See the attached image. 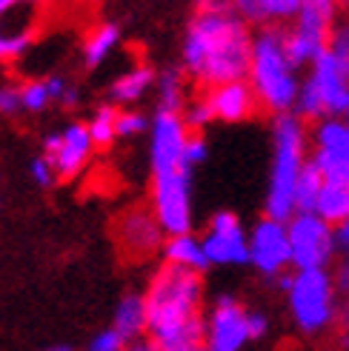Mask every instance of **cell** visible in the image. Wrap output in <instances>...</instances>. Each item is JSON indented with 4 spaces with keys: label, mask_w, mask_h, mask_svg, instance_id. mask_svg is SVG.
<instances>
[{
    "label": "cell",
    "mask_w": 349,
    "mask_h": 351,
    "mask_svg": "<svg viewBox=\"0 0 349 351\" xmlns=\"http://www.w3.org/2000/svg\"><path fill=\"white\" fill-rule=\"evenodd\" d=\"M338 351H349V331H341V337H338Z\"/></svg>",
    "instance_id": "ab89813d"
},
{
    "label": "cell",
    "mask_w": 349,
    "mask_h": 351,
    "mask_svg": "<svg viewBox=\"0 0 349 351\" xmlns=\"http://www.w3.org/2000/svg\"><path fill=\"white\" fill-rule=\"evenodd\" d=\"M117 243L129 257L146 260L164 249V229L152 208H132L117 220Z\"/></svg>",
    "instance_id": "9a60e30c"
},
{
    "label": "cell",
    "mask_w": 349,
    "mask_h": 351,
    "mask_svg": "<svg viewBox=\"0 0 349 351\" xmlns=\"http://www.w3.org/2000/svg\"><path fill=\"white\" fill-rule=\"evenodd\" d=\"M192 166L152 171V212L166 237L192 232Z\"/></svg>",
    "instance_id": "52a82bcc"
},
{
    "label": "cell",
    "mask_w": 349,
    "mask_h": 351,
    "mask_svg": "<svg viewBox=\"0 0 349 351\" xmlns=\"http://www.w3.org/2000/svg\"><path fill=\"white\" fill-rule=\"evenodd\" d=\"M21 92H23V112L38 114V112H43L46 106H52V95H49L46 77L26 80V83L21 86Z\"/></svg>",
    "instance_id": "484cf974"
},
{
    "label": "cell",
    "mask_w": 349,
    "mask_h": 351,
    "mask_svg": "<svg viewBox=\"0 0 349 351\" xmlns=\"http://www.w3.org/2000/svg\"><path fill=\"white\" fill-rule=\"evenodd\" d=\"M46 86H49V95H52V103H58L63 109H75L80 103V92L72 80H66L60 75H49L46 77Z\"/></svg>",
    "instance_id": "4316f807"
},
{
    "label": "cell",
    "mask_w": 349,
    "mask_h": 351,
    "mask_svg": "<svg viewBox=\"0 0 349 351\" xmlns=\"http://www.w3.org/2000/svg\"><path fill=\"white\" fill-rule=\"evenodd\" d=\"M267 331H269V317L264 311L249 308V337L260 340V337H267Z\"/></svg>",
    "instance_id": "d590c367"
},
{
    "label": "cell",
    "mask_w": 349,
    "mask_h": 351,
    "mask_svg": "<svg viewBox=\"0 0 349 351\" xmlns=\"http://www.w3.org/2000/svg\"><path fill=\"white\" fill-rule=\"evenodd\" d=\"M304 6L306 0H232V9L258 29H284Z\"/></svg>",
    "instance_id": "ac0fdd59"
},
{
    "label": "cell",
    "mask_w": 349,
    "mask_h": 351,
    "mask_svg": "<svg viewBox=\"0 0 349 351\" xmlns=\"http://www.w3.org/2000/svg\"><path fill=\"white\" fill-rule=\"evenodd\" d=\"M335 6H338V9H344V12H346V9H349V0H335Z\"/></svg>",
    "instance_id": "ee69618b"
},
{
    "label": "cell",
    "mask_w": 349,
    "mask_h": 351,
    "mask_svg": "<svg viewBox=\"0 0 349 351\" xmlns=\"http://www.w3.org/2000/svg\"><path fill=\"white\" fill-rule=\"evenodd\" d=\"M201 351H206V348H201Z\"/></svg>",
    "instance_id": "bcb514c9"
},
{
    "label": "cell",
    "mask_w": 349,
    "mask_h": 351,
    "mask_svg": "<svg viewBox=\"0 0 349 351\" xmlns=\"http://www.w3.org/2000/svg\"><path fill=\"white\" fill-rule=\"evenodd\" d=\"M333 274H335V283H338L344 306H349V257H338V263L333 266Z\"/></svg>",
    "instance_id": "e575fe53"
},
{
    "label": "cell",
    "mask_w": 349,
    "mask_h": 351,
    "mask_svg": "<svg viewBox=\"0 0 349 351\" xmlns=\"http://www.w3.org/2000/svg\"><path fill=\"white\" fill-rule=\"evenodd\" d=\"M29 178L38 189H52L58 180V171L46 154H38V157H32V163H29Z\"/></svg>",
    "instance_id": "f546056e"
},
{
    "label": "cell",
    "mask_w": 349,
    "mask_h": 351,
    "mask_svg": "<svg viewBox=\"0 0 349 351\" xmlns=\"http://www.w3.org/2000/svg\"><path fill=\"white\" fill-rule=\"evenodd\" d=\"M249 337V308L238 297L221 294L206 314V351H243Z\"/></svg>",
    "instance_id": "7c38bea8"
},
{
    "label": "cell",
    "mask_w": 349,
    "mask_h": 351,
    "mask_svg": "<svg viewBox=\"0 0 349 351\" xmlns=\"http://www.w3.org/2000/svg\"><path fill=\"white\" fill-rule=\"evenodd\" d=\"M295 114L309 126L326 117H349V66L333 51L321 55L306 69Z\"/></svg>",
    "instance_id": "8992f818"
},
{
    "label": "cell",
    "mask_w": 349,
    "mask_h": 351,
    "mask_svg": "<svg viewBox=\"0 0 349 351\" xmlns=\"http://www.w3.org/2000/svg\"><path fill=\"white\" fill-rule=\"evenodd\" d=\"M344 331H349V306H344Z\"/></svg>",
    "instance_id": "b9f144b4"
},
{
    "label": "cell",
    "mask_w": 349,
    "mask_h": 351,
    "mask_svg": "<svg viewBox=\"0 0 349 351\" xmlns=\"http://www.w3.org/2000/svg\"><path fill=\"white\" fill-rule=\"evenodd\" d=\"M120 351H158V348H155V346H152V343L144 337V340H132V343H126V346L120 348Z\"/></svg>",
    "instance_id": "74e56055"
},
{
    "label": "cell",
    "mask_w": 349,
    "mask_h": 351,
    "mask_svg": "<svg viewBox=\"0 0 349 351\" xmlns=\"http://www.w3.org/2000/svg\"><path fill=\"white\" fill-rule=\"evenodd\" d=\"M312 212H315L318 217H324L326 223H333V226L349 220V183L324 180Z\"/></svg>",
    "instance_id": "7402d4cb"
},
{
    "label": "cell",
    "mask_w": 349,
    "mask_h": 351,
    "mask_svg": "<svg viewBox=\"0 0 349 351\" xmlns=\"http://www.w3.org/2000/svg\"><path fill=\"white\" fill-rule=\"evenodd\" d=\"M335 245H338V257H349V220L335 226Z\"/></svg>",
    "instance_id": "8d00e7d4"
},
{
    "label": "cell",
    "mask_w": 349,
    "mask_h": 351,
    "mask_svg": "<svg viewBox=\"0 0 349 351\" xmlns=\"http://www.w3.org/2000/svg\"><path fill=\"white\" fill-rule=\"evenodd\" d=\"M23 3H43V0H0V14H6L17 6H23Z\"/></svg>",
    "instance_id": "f35d334b"
},
{
    "label": "cell",
    "mask_w": 349,
    "mask_h": 351,
    "mask_svg": "<svg viewBox=\"0 0 349 351\" xmlns=\"http://www.w3.org/2000/svg\"><path fill=\"white\" fill-rule=\"evenodd\" d=\"M289 320L306 340L341 337L344 300L333 269H292L281 280Z\"/></svg>",
    "instance_id": "3957f363"
},
{
    "label": "cell",
    "mask_w": 349,
    "mask_h": 351,
    "mask_svg": "<svg viewBox=\"0 0 349 351\" xmlns=\"http://www.w3.org/2000/svg\"><path fill=\"white\" fill-rule=\"evenodd\" d=\"M117 43H120V29L115 23L95 26L89 34H86V40H83V66L86 69L103 66L112 58V51L117 49Z\"/></svg>",
    "instance_id": "603a6c76"
},
{
    "label": "cell",
    "mask_w": 349,
    "mask_h": 351,
    "mask_svg": "<svg viewBox=\"0 0 349 351\" xmlns=\"http://www.w3.org/2000/svg\"><path fill=\"white\" fill-rule=\"evenodd\" d=\"M129 340L120 335L117 328H103V331H98V335L89 340V346H86V351H120Z\"/></svg>",
    "instance_id": "d6a6232c"
},
{
    "label": "cell",
    "mask_w": 349,
    "mask_h": 351,
    "mask_svg": "<svg viewBox=\"0 0 349 351\" xmlns=\"http://www.w3.org/2000/svg\"><path fill=\"white\" fill-rule=\"evenodd\" d=\"M43 154L52 160V166H55L58 180L78 178L95 154V140L89 134V126L75 120V123H69V126H63L60 132L46 134Z\"/></svg>",
    "instance_id": "4fadbf2b"
},
{
    "label": "cell",
    "mask_w": 349,
    "mask_h": 351,
    "mask_svg": "<svg viewBox=\"0 0 349 351\" xmlns=\"http://www.w3.org/2000/svg\"><path fill=\"white\" fill-rule=\"evenodd\" d=\"M41 351H75V348H72V346H63V343H60V346H49V348H41Z\"/></svg>",
    "instance_id": "60d3db41"
},
{
    "label": "cell",
    "mask_w": 349,
    "mask_h": 351,
    "mask_svg": "<svg viewBox=\"0 0 349 351\" xmlns=\"http://www.w3.org/2000/svg\"><path fill=\"white\" fill-rule=\"evenodd\" d=\"M164 263H172V266H181V269H189V271H206L209 269V260H206V252H203V240L195 237V234H174V237H166L164 243Z\"/></svg>",
    "instance_id": "44dd1931"
},
{
    "label": "cell",
    "mask_w": 349,
    "mask_h": 351,
    "mask_svg": "<svg viewBox=\"0 0 349 351\" xmlns=\"http://www.w3.org/2000/svg\"><path fill=\"white\" fill-rule=\"evenodd\" d=\"M312 140H309V123L298 114H281L272 123V169H269V189L264 208L269 217L289 220L298 206V183L309 166Z\"/></svg>",
    "instance_id": "277c9868"
},
{
    "label": "cell",
    "mask_w": 349,
    "mask_h": 351,
    "mask_svg": "<svg viewBox=\"0 0 349 351\" xmlns=\"http://www.w3.org/2000/svg\"><path fill=\"white\" fill-rule=\"evenodd\" d=\"M329 51L349 66V12H338L335 26H333V40H329Z\"/></svg>",
    "instance_id": "f1b7e54d"
},
{
    "label": "cell",
    "mask_w": 349,
    "mask_h": 351,
    "mask_svg": "<svg viewBox=\"0 0 349 351\" xmlns=\"http://www.w3.org/2000/svg\"><path fill=\"white\" fill-rule=\"evenodd\" d=\"M338 6H326V3H306L298 17L284 26V40L286 51L295 60L298 69H309L321 55L329 51V40H333V26L338 17Z\"/></svg>",
    "instance_id": "ba28073f"
},
{
    "label": "cell",
    "mask_w": 349,
    "mask_h": 351,
    "mask_svg": "<svg viewBox=\"0 0 349 351\" xmlns=\"http://www.w3.org/2000/svg\"><path fill=\"white\" fill-rule=\"evenodd\" d=\"M146 126H149V120L137 109L117 112V137H135V134L146 132Z\"/></svg>",
    "instance_id": "4dcf8cb0"
},
{
    "label": "cell",
    "mask_w": 349,
    "mask_h": 351,
    "mask_svg": "<svg viewBox=\"0 0 349 351\" xmlns=\"http://www.w3.org/2000/svg\"><path fill=\"white\" fill-rule=\"evenodd\" d=\"M186 75L174 72V69H166V72L158 75V112H172V114H183L186 109Z\"/></svg>",
    "instance_id": "cb8c5ba5"
},
{
    "label": "cell",
    "mask_w": 349,
    "mask_h": 351,
    "mask_svg": "<svg viewBox=\"0 0 349 351\" xmlns=\"http://www.w3.org/2000/svg\"><path fill=\"white\" fill-rule=\"evenodd\" d=\"M149 328L146 340L158 351H201L206 340L203 274L181 266H164L144 291Z\"/></svg>",
    "instance_id": "7a4b0ae2"
},
{
    "label": "cell",
    "mask_w": 349,
    "mask_h": 351,
    "mask_svg": "<svg viewBox=\"0 0 349 351\" xmlns=\"http://www.w3.org/2000/svg\"><path fill=\"white\" fill-rule=\"evenodd\" d=\"M201 240L209 266H247L249 263V232L232 212H215Z\"/></svg>",
    "instance_id": "5bb4252c"
},
{
    "label": "cell",
    "mask_w": 349,
    "mask_h": 351,
    "mask_svg": "<svg viewBox=\"0 0 349 351\" xmlns=\"http://www.w3.org/2000/svg\"><path fill=\"white\" fill-rule=\"evenodd\" d=\"M21 112H23V92H21V86L3 83V86H0V114L14 117Z\"/></svg>",
    "instance_id": "1f68e13d"
},
{
    "label": "cell",
    "mask_w": 349,
    "mask_h": 351,
    "mask_svg": "<svg viewBox=\"0 0 349 351\" xmlns=\"http://www.w3.org/2000/svg\"><path fill=\"white\" fill-rule=\"evenodd\" d=\"M249 86L258 95L260 112L272 117L292 114L301 95V69L286 51L284 29H258L252 40V63H249Z\"/></svg>",
    "instance_id": "5b68a950"
},
{
    "label": "cell",
    "mask_w": 349,
    "mask_h": 351,
    "mask_svg": "<svg viewBox=\"0 0 349 351\" xmlns=\"http://www.w3.org/2000/svg\"><path fill=\"white\" fill-rule=\"evenodd\" d=\"M306 3H326V6H335V0H306Z\"/></svg>",
    "instance_id": "7bdbcfd3"
},
{
    "label": "cell",
    "mask_w": 349,
    "mask_h": 351,
    "mask_svg": "<svg viewBox=\"0 0 349 351\" xmlns=\"http://www.w3.org/2000/svg\"><path fill=\"white\" fill-rule=\"evenodd\" d=\"M41 29V3H23L0 14V63L23 58Z\"/></svg>",
    "instance_id": "2e32d148"
},
{
    "label": "cell",
    "mask_w": 349,
    "mask_h": 351,
    "mask_svg": "<svg viewBox=\"0 0 349 351\" xmlns=\"http://www.w3.org/2000/svg\"><path fill=\"white\" fill-rule=\"evenodd\" d=\"M249 266L269 280H281L292 271V245L286 220L264 215L249 232Z\"/></svg>",
    "instance_id": "8fae6325"
},
{
    "label": "cell",
    "mask_w": 349,
    "mask_h": 351,
    "mask_svg": "<svg viewBox=\"0 0 349 351\" xmlns=\"http://www.w3.org/2000/svg\"><path fill=\"white\" fill-rule=\"evenodd\" d=\"M183 120H186V126L195 132V134H201L203 132V126H209L215 117H212V109H209V103H206V97L203 95H198V97H192L189 103H186V109H183Z\"/></svg>",
    "instance_id": "83f0119b"
},
{
    "label": "cell",
    "mask_w": 349,
    "mask_h": 351,
    "mask_svg": "<svg viewBox=\"0 0 349 351\" xmlns=\"http://www.w3.org/2000/svg\"><path fill=\"white\" fill-rule=\"evenodd\" d=\"M203 97L209 103V109H212V117L223 123H243L260 112L258 95L249 86V80H232V83L212 86V89L203 92Z\"/></svg>",
    "instance_id": "e0dca14e"
},
{
    "label": "cell",
    "mask_w": 349,
    "mask_h": 351,
    "mask_svg": "<svg viewBox=\"0 0 349 351\" xmlns=\"http://www.w3.org/2000/svg\"><path fill=\"white\" fill-rule=\"evenodd\" d=\"M292 269H333L338 263L335 226L315 212H295L286 220Z\"/></svg>",
    "instance_id": "9c48e42d"
},
{
    "label": "cell",
    "mask_w": 349,
    "mask_h": 351,
    "mask_svg": "<svg viewBox=\"0 0 349 351\" xmlns=\"http://www.w3.org/2000/svg\"><path fill=\"white\" fill-rule=\"evenodd\" d=\"M252 26L235 9L195 12L181 49L183 75L203 92L221 83L247 80L252 63Z\"/></svg>",
    "instance_id": "6da1fadb"
},
{
    "label": "cell",
    "mask_w": 349,
    "mask_h": 351,
    "mask_svg": "<svg viewBox=\"0 0 349 351\" xmlns=\"http://www.w3.org/2000/svg\"><path fill=\"white\" fill-rule=\"evenodd\" d=\"M206 157H209V146H206L203 134H195V132H192L189 146H186V160H189V166H192V169L201 166V163L206 160Z\"/></svg>",
    "instance_id": "836d02e7"
},
{
    "label": "cell",
    "mask_w": 349,
    "mask_h": 351,
    "mask_svg": "<svg viewBox=\"0 0 349 351\" xmlns=\"http://www.w3.org/2000/svg\"><path fill=\"white\" fill-rule=\"evenodd\" d=\"M155 83H158V75H155L152 66H146V63L132 66L129 72H124L109 86V103L112 106H132V103L144 100L149 95Z\"/></svg>",
    "instance_id": "d6986e66"
},
{
    "label": "cell",
    "mask_w": 349,
    "mask_h": 351,
    "mask_svg": "<svg viewBox=\"0 0 349 351\" xmlns=\"http://www.w3.org/2000/svg\"><path fill=\"white\" fill-rule=\"evenodd\" d=\"M117 106H112V103H103V106H98L89 117V134L95 140V149H106L115 143V137H117Z\"/></svg>",
    "instance_id": "d4e9b609"
},
{
    "label": "cell",
    "mask_w": 349,
    "mask_h": 351,
    "mask_svg": "<svg viewBox=\"0 0 349 351\" xmlns=\"http://www.w3.org/2000/svg\"><path fill=\"white\" fill-rule=\"evenodd\" d=\"M309 163L324 180L349 183V117H326L309 126Z\"/></svg>",
    "instance_id": "30bf717a"
},
{
    "label": "cell",
    "mask_w": 349,
    "mask_h": 351,
    "mask_svg": "<svg viewBox=\"0 0 349 351\" xmlns=\"http://www.w3.org/2000/svg\"><path fill=\"white\" fill-rule=\"evenodd\" d=\"M112 328H117L129 343L132 340H144L146 328H149L146 297L137 294V291L120 297V303L115 306V314H112Z\"/></svg>",
    "instance_id": "ffe728a7"
},
{
    "label": "cell",
    "mask_w": 349,
    "mask_h": 351,
    "mask_svg": "<svg viewBox=\"0 0 349 351\" xmlns=\"http://www.w3.org/2000/svg\"><path fill=\"white\" fill-rule=\"evenodd\" d=\"M0 208H3V195H0Z\"/></svg>",
    "instance_id": "f6af8a7d"
}]
</instances>
